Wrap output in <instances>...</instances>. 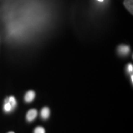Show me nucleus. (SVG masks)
Returning <instances> with one entry per match:
<instances>
[{
	"label": "nucleus",
	"instance_id": "f257e3e1",
	"mask_svg": "<svg viewBox=\"0 0 133 133\" xmlns=\"http://www.w3.org/2000/svg\"><path fill=\"white\" fill-rule=\"evenodd\" d=\"M38 112L36 109H30L26 114V120L29 121V122H31V121H33L36 118Z\"/></svg>",
	"mask_w": 133,
	"mask_h": 133
},
{
	"label": "nucleus",
	"instance_id": "f03ea898",
	"mask_svg": "<svg viewBox=\"0 0 133 133\" xmlns=\"http://www.w3.org/2000/svg\"><path fill=\"white\" fill-rule=\"evenodd\" d=\"M129 51H130V48L129 46L126 45L119 46L118 48V52L121 56H126L129 54Z\"/></svg>",
	"mask_w": 133,
	"mask_h": 133
},
{
	"label": "nucleus",
	"instance_id": "7ed1b4c3",
	"mask_svg": "<svg viewBox=\"0 0 133 133\" xmlns=\"http://www.w3.org/2000/svg\"><path fill=\"white\" fill-rule=\"evenodd\" d=\"M35 97V92L32 90L29 91L26 93L25 96V101L26 102L30 103L34 100Z\"/></svg>",
	"mask_w": 133,
	"mask_h": 133
},
{
	"label": "nucleus",
	"instance_id": "20e7f679",
	"mask_svg": "<svg viewBox=\"0 0 133 133\" xmlns=\"http://www.w3.org/2000/svg\"><path fill=\"white\" fill-rule=\"evenodd\" d=\"M41 117L43 119H46L49 117L50 110L48 107H44L41 109Z\"/></svg>",
	"mask_w": 133,
	"mask_h": 133
},
{
	"label": "nucleus",
	"instance_id": "39448f33",
	"mask_svg": "<svg viewBox=\"0 0 133 133\" xmlns=\"http://www.w3.org/2000/svg\"><path fill=\"white\" fill-rule=\"evenodd\" d=\"M5 101H7L10 104L12 105V107H13V109H15V107H16L17 105V101L16 99H15V97L14 96H9V97H8L7 99L5 100Z\"/></svg>",
	"mask_w": 133,
	"mask_h": 133
},
{
	"label": "nucleus",
	"instance_id": "423d86ee",
	"mask_svg": "<svg viewBox=\"0 0 133 133\" xmlns=\"http://www.w3.org/2000/svg\"><path fill=\"white\" fill-rule=\"evenodd\" d=\"M125 7L132 14V0H125L124 2Z\"/></svg>",
	"mask_w": 133,
	"mask_h": 133
},
{
	"label": "nucleus",
	"instance_id": "0eeeda50",
	"mask_svg": "<svg viewBox=\"0 0 133 133\" xmlns=\"http://www.w3.org/2000/svg\"><path fill=\"white\" fill-rule=\"evenodd\" d=\"M13 110H14V109H13L12 105H11L10 104L9 102H7V101H5V104L4 105V112L6 113H9V112H12Z\"/></svg>",
	"mask_w": 133,
	"mask_h": 133
},
{
	"label": "nucleus",
	"instance_id": "6e6552de",
	"mask_svg": "<svg viewBox=\"0 0 133 133\" xmlns=\"http://www.w3.org/2000/svg\"><path fill=\"white\" fill-rule=\"evenodd\" d=\"M45 129L41 126H38L34 130V133H45Z\"/></svg>",
	"mask_w": 133,
	"mask_h": 133
},
{
	"label": "nucleus",
	"instance_id": "1a4fd4ad",
	"mask_svg": "<svg viewBox=\"0 0 133 133\" xmlns=\"http://www.w3.org/2000/svg\"><path fill=\"white\" fill-rule=\"evenodd\" d=\"M126 70H127L128 73H129V74H132V70H133V66L132 64H129L127 65V67H126Z\"/></svg>",
	"mask_w": 133,
	"mask_h": 133
},
{
	"label": "nucleus",
	"instance_id": "9d476101",
	"mask_svg": "<svg viewBox=\"0 0 133 133\" xmlns=\"http://www.w3.org/2000/svg\"><path fill=\"white\" fill-rule=\"evenodd\" d=\"M132 75H131V81H132H132H133V80H132Z\"/></svg>",
	"mask_w": 133,
	"mask_h": 133
},
{
	"label": "nucleus",
	"instance_id": "9b49d317",
	"mask_svg": "<svg viewBox=\"0 0 133 133\" xmlns=\"http://www.w3.org/2000/svg\"><path fill=\"white\" fill-rule=\"evenodd\" d=\"M97 1H100V2H102V1H104V0H97Z\"/></svg>",
	"mask_w": 133,
	"mask_h": 133
},
{
	"label": "nucleus",
	"instance_id": "f8f14e48",
	"mask_svg": "<svg viewBox=\"0 0 133 133\" xmlns=\"http://www.w3.org/2000/svg\"><path fill=\"white\" fill-rule=\"evenodd\" d=\"M8 133H14V132H8Z\"/></svg>",
	"mask_w": 133,
	"mask_h": 133
}]
</instances>
